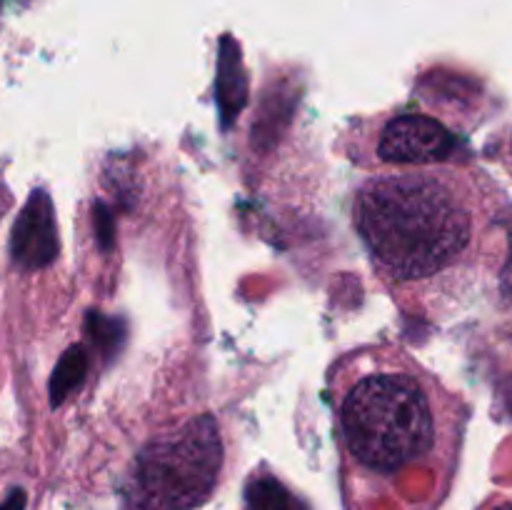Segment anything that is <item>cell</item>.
I'll return each mask as SVG.
<instances>
[{"instance_id": "6da1fadb", "label": "cell", "mask_w": 512, "mask_h": 510, "mask_svg": "<svg viewBox=\"0 0 512 510\" xmlns=\"http://www.w3.org/2000/svg\"><path fill=\"white\" fill-rule=\"evenodd\" d=\"M505 200L468 165L400 168L365 180L353 223L373 268L410 295H463L505 260Z\"/></svg>"}, {"instance_id": "7a4b0ae2", "label": "cell", "mask_w": 512, "mask_h": 510, "mask_svg": "<svg viewBox=\"0 0 512 510\" xmlns=\"http://www.w3.org/2000/svg\"><path fill=\"white\" fill-rule=\"evenodd\" d=\"M330 403L343 458L358 475L393 480L458 463L468 410L403 350L363 348L340 360Z\"/></svg>"}, {"instance_id": "3957f363", "label": "cell", "mask_w": 512, "mask_h": 510, "mask_svg": "<svg viewBox=\"0 0 512 510\" xmlns=\"http://www.w3.org/2000/svg\"><path fill=\"white\" fill-rule=\"evenodd\" d=\"M223 468V440L210 415H198L150 440L135 458V510H193L210 498Z\"/></svg>"}, {"instance_id": "277c9868", "label": "cell", "mask_w": 512, "mask_h": 510, "mask_svg": "<svg viewBox=\"0 0 512 510\" xmlns=\"http://www.w3.org/2000/svg\"><path fill=\"white\" fill-rule=\"evenodd\" d=\"M373 153L378 163L395 168L435 165L453 153V138L428 115L400 113L380 125Z\"/></svg>"}, {"instance_id": "5b68a950", "label": "cell", "mask_w": 512, "mask_h": 510, "mask_svg": "<svg viewBox=\"0 0 512 510\" xmlns=\"http://www.w3.org/2000/svg\"><path fill=\"white\" fill-rule=\"evenodd\" d=\"M10 255L25 270H40L58 255L53 200L45 190H35L20 210L10 235Z\"/></svg>"}, {"instance_id": "8992f818", "label": "cell", "mask_w": 512, "mask_h": 510, "mask_svg": "<svg viewBox=\"0 0 512 510\" xmlns=\"http://www.w3.org/2000/svg\"><path fill=\"white\" fill-rule=\"evenodd\" d=\"M218 103L223 120L238 118L240 108L245 105V73L240 63L238 43L223 38L220 45V65H218Z\"/></svg>"}, {"instance_id": "52a82bcc", "label": "cell", "mask_w": 512, "mask_h": 510, "mask_svg": "<svg viewBox=\"0 0 512 510\" xmlns=\"http://www.w3.org/2000/svg\"><path fill=\"white\" fill-rule=\"evenodd\" d=\"M248 510H305L295 495L273 475H253L245 488Z\"/></svg>"}, {"instance_id": "ba28073f", "label": "cell", "mask_w": 512, "mask_h": 510, "mask_svg": "<svg viewBox=\"0 0 512 510\" xmlns=\"http://www.w3.org/2000/svg\"><path fill=\"white\" fill-rule=\"evenodd\" d=\"M85 368H88V360H85V350L80 345L70 348L68 353L60 358L58 368H55L53 380H50V403L60 405L65 400V395L73 388H78L85 378Z\"/></svg>"}, {"instance_id": "9c48e42d", "label": "cell", "mask_w": 512, "mask_h": 510, "mask_svg": "<svg viewBox=\"0 0 512 510\" xmlns=\"http://www.w3.org/2000/svg\"><path fill=\"white\" fill-rule=\"evenodd\" d=\"M25 508V493L23 490H13V493L8 495V500L5 503H0V510H23Z\"/></svg>"}]
</instances>
